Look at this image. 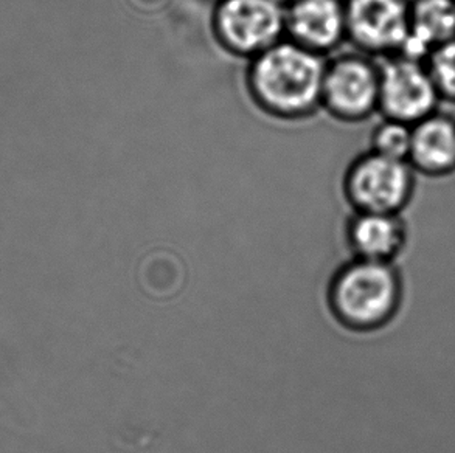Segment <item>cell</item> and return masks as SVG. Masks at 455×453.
<instances>
[{
    "instance_id": "1",
    "label": "cell",
    "mask_w": 455,
    "mask_h": 453,
    "mask_svg": "<svg viewBox=\"0 0 455 453\" xmlns=\"http://www.w3.org/2000/svg\"><path fill=\"white\" fill-rule=\"evenodd\" d=\"M325 70L320 53L280 41L253 58L249 87L255 101L274 115H307L322 103Z\"/></svg>"
},
{
    "instance_id": "11",
    "label": "cell",
    "mask_w": 455,
    "mask_h": 453,
    "mask_svg": "<svg viewBox=\"0 0 455 453\" xmlns=\"http://www.w3.org/2000/svg\"><path fill=\"white\" fill-rule=\"evenodd\" d=\"M409 33L432 50L455 37V0H411Z\"/></svg>"
},
{
    "instance_id": "6",
    "label": "cell",
    "mask_w": 455,
    "mask_h": 453,
    "mask_svg": "<svg viewBox=\"0 0 455 453\" xmlns=\"http://www.w3.org/2000/svg\"><path fill=\"white\" fill-rule=\"evenodd\" d=\"M322 103L345 122H363L379 112V64L365 53L326 64Z\"/></svg>"
},
{
    "instance_id": "12",
    "label": "cell",
    "mask_w": 455,
    "mask_h": 453,
    "mask_svg": "<svg viewBox=\"0 0 455 453\" xmlns=\"http://www.w3.org/2000/svg\"><path fill=\"white\" fill-rule=\"evenodd\" d=\"M412 147V124L384 118L376 124L371 134L370 151L388 157V159L409 162Z\"/></svg>"
},
{
    "instance_id": "14",
    "label": "cell",
    "mask_w": 455,
    "mask_h": 453,
    "mask_svg": "<svg viewBox=\"0 0 455 453\" xmlns=\"http://www.w3.org/2000/svg\"><path fill=\"white\" fill-rule=\"evenodd\" d=\"M275 2H278L280 5H286V4L292 5V4H296L297 0H275Z\"/></svg>"
},
{
    "instance_id": "7",
    "label": "cell",
    "mask_w": 455,
    "mask_h": 453,
    "mask_svg": "<svg viewBox=\"0 0 455 453\" xmlns=\"http://www.w3.org/2000/svg\"><path fill=\"white\" fill-rule=\"evenodd\" d=\"M347 36L369 56L398 53L411 28V0H345Z\"/></svg>"
},
{
    "instance_id": "10",
    "label": "cell",
    "mask_w": 455,
    "mask_h": 453,
    "mask_svg": "<svg viewBox=\"0 0 455 453\" xmlns=\"http://www.w3.org/2000/svg\"><path fill=\"white\" fill-rule=\"evenodd\" d=\"M348 244L355 257L394 263L407 244V226L394 213H359L348 222Z\"/></svg>"
},
{
    "instance_id": "4",
    "label": "cell",
    "mask_w": 455,
    "mask_h": 453,
    "mask_svg": "<svg viewBox=\"0 0 455 453\" xmlns=\"http://www.w3.org/2000/svg\"><path fill=\"white\" fill-rule=\"evenodd\" d=\"M443 101L425 62L388 56L379 64V114L407 124H417L440 111Z\"/></svg>"
},
{
    "instance_id": "8",
    "label": "cell",
    "mask_w": 455,
    "mask_h": 453,
    "mask_svg": "<svg viewBox=\"0 0 455 453\" xmlns=\"http://www.w3.org/2000/svg\"><path fill=\"white\" fill-rule=\"evenodd\" d=\"M292 41L315 53L328 52L347 36L345 0H297L286 12Z\"/></svg>"
},
{
    "instance_id": "3",
    "label": "cell",
    "mask_w": 455,
    "mask_h": 453,
    "mask_svg": "<svg viewBox=\"0 0 455 453\" xmlns=\"http://www.w3.org/2000/svg\"><path fill=\"white\" fill-rule=\"evenodd\" d=\"M417 176L409 162L369 151L345 174V195L359 213L401 215L413 199Z\"/></svg>"
},
{
    "instance_id": "2",
    "label": "cell",
    "mask_w": 455,
    "mask_h": 453,
    "mask_svg": "<svg viewBox=\"0 0 455 453\" xmlns=\"http://www.w3.org/2000/svg\"><path fill=\"white\" fill-rule=\"evenodd\" d=\"M403 300V282L394 263L355 258L332 276L328 303L334 317L353 331L379 330L394 320Z\"/></svg>"
},
{
    "instance_id": "5",
    "label": "cell",
    "mask_w": 455,
    "mask_h": 453,
    "mask_svg": "<svg viewBox=\"0 0 455 453\" xmlns=\"http://www.w3.org/2000/svg\"><path fill=\"white\" fill-rule=\"evenodd\" d=\"M216 35L238 55L257 56L280 43L286 12L275 0H221L215 12Z\"/></svg>"
},
{
    "instance_id": "13",
    "label": "cell",
    "mask_w": 455,
    "mask_h": 453,
    "mask_svg": "<svg viewBox=\"0 0 455 453\" xmlns=\"http://www.w3.org/2000/svg\"><path fill=\"white\" fill-rule=\"evenodd\" d=\"M425 64L442 101L455 105V37L432 50Z\"/></svg>"
},
{
    "instance_id": "9",
    "label": "cell",
    "mask_w": 455,
    "mask_h": 453,
    "mask_svg": "<svg viewBox=\"0 0 455 453\" xmlns=\"http://www.w3.org/2000/svg\"><path fill=\"white\" fill-rule=\"evenodd\" d=\"M409 163L419 176L440 179L455 172V116L437 111L412 126Z\"/></svg>"
}]
</instances>
